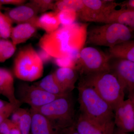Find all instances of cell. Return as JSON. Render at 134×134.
I'll return each instance as SVG.
<instances>
[{
	"instance_id": "6da1fadb",
	"label": "cell",
	"mask_w": 134,
	"mask_h": 134,
	"mask_svg": "<svg viewBox=\"0 0 134 134\" xmlns=\"http://www.w3.org/2000/svg\"><path fill=\"white\" fill-rule=\"evenodd\" d=\"M77 89L80 113L101 124L114 121L112 108L92 87L80 80Z\"/></svg>"
},
{
	"instance_id": "7a4b0ae2",
	"label": "cell",
	"mask_w": 134,
	"mask_h": 134,
	"mask_svg": "<svg viewBox=\"0 0 134 134\" xmlns=\"http://www.w3.org/2000/svg\"><path fill=\"white\" fill-rule=\"evenodd\" d=\"M80 80L92 87L114 110L125 100V92L117 77L110 71L81 77Z\"/></svg>"
},
{
	"instance_id": "3957f363",
	"label": "cell",
	"mask_w": 134,
	"mask_h": 134,
	"mask_svg": "<svg viewBox=\"0 0 134 134\" xmlns=\"http://www.w3.org/2000/svg\"><path fill=\"white\" fill-rule=\"evenodd\" d=\"M53 126L58 130L72 126L74 123L75 106L72 93L56 99L37 109Z\"/></svg>"
},
{
	"instance_id": "277c9868",
	"label": "cell",
	"mask_w": 134,
	"mask_h": 134,
	"mask_svg": "<svg viewBox=\"0 0 134 134\" xmlns=\"http://www.w3.org/2000/svg\"><path fill=\"white\" fill-rule=\"evenodd\" d=\"M44 65L37 51L30 44L20 50L15 58L14 74L24 81H35L43 76Z\"/></svg>"
},
{
	"instance_id": "5b68a950",
	"label": "cell",
	"mask_w": 134,
	"mask_h": 134,
	"mask_svg": "<svg viewBox=\"0 0 134 134\" xmlns=\"http://www.w3.org/2000/svg\"><path fill=\"white\" fill-rule=\"evenodd\" d=\"M133 30L118 24L94 26L87 32L86 43L94 46L112 47L133 38Z\"/></svg>"
},
{
	"instance_id": "8992f818",
	"label": "cell",
	"mask_w": 134,
	"mask_h": 134,
	"mask_svg": "<svg viewBox=\"0 0 134 134\" xmlns=\"http://www.w3.org/2000/svg\"><path fill=\"white\" fill-rule=\"evenodd\" d=\"M109 55L92 47H84L75 61L74 68L81 77L110 71Z\"/></svg>"
},
{
	"instance_id": "52a82bcc",
	"label": "cell",
	"mask_w": 134,
	"mask_h": 134,
	"mask_svg": "<svg viewBox=\"0 0 134 134\" xmlns=\"http://www.w3.org/2000/svg\"><path fill=\"white\" fill-rule=\"evenodd\" d=\"M38 44L53 58L71 59L69 25L59 27L52 33L45 34L40 39Z\"/></svg>"
},
{
	"instance_id": "ba28073f",
	"label": "cell",
	"mask_w": 134,
	"mask_h": 134,
	"mask_svg": "<svg viewBox=\"0 0 134 134\" xmlns=\"http://www.w3.org/2000/svg\"><path fill=\"white\" fill-rule=\"evenodd\" d=\"M18 100L25 103L31 108L37 109L65 96H55L47 92L35 85L23 83L18 88Z\"/></svg>"
},
{
	"instance_id": "9c48e42d",
	"label": "cell",
	"mask_w": 134,
	"mask_h": 134,
	"mask_svg": "<svg viewBox=\"0 0 134 134\" xmlns=\"http://www.w3.org/2000/svg\"><path fill=\"white\" fill-rule=\"evenodd\" d=\"M110 71L117 77L124 91L127 92L128 97H134V62L126 60L111 59Z\"/></svg>"
},
{
	"instance_id": "30bf717a",
	"label": "cell",
	"mask_w": 134,
	"mask_h": 134,
	"mask_svg": "<svg viewBox=\"0 0 134 134\" xmlns=\"http://www.w3.org/2000/svg\"><path fill=\"white\" fill-rule=\"evenodd\" d=\"M83 2L85 9L80 18L84 21L99 23L119 4L113 0H83Z\"/></svg>"
},
{
	"instance_id": "8fae6325",
	"label": "cell",
	"mask_w": 134,
	"mask_h": 134,
	"mask_svg": "<svg viewBox=\"0 0 134 134\" xmlns=\"http://www.w3.org/2000/svg\"><path fill=\"white\" fill-rule=\"evenodd\" d=\"M116 128L126 133L134 132V97L124 100L114 110Z\"/></svg>"
},
{
	"instance_id": "7c38bea8",
	"label": "cell",
	"mask_w": 134,
	"mask_h": 134,
	"mask_svg": "<svg viewBox=\"0 0 134 134\" xmlns=\"http://www.w3.org/2000/svg\"><path fill=\"white\" fill-rule=\"evenodd\" d=\"M74 125L80 134H113L115 127L114 121L101 124L88 119L81 113L75 119Z\"/></svg>"
},
{
	"instance_id": "4fadbf2b",
	"label": "cell",
	"mask_w": 134,
	"mask_h": 134,
	"mask_svg": "<svg viewBox=\"0 0 134 134\" xmlns=\"http://www.w3.org/2000/svg\"><path fill=\"white\" fill-rule=\"evenodd\" d=\"M38 10L36 6L31 3L9 9L5 14L13 23L17 24L24 23H33L37 17Z\"/></svg>"
},
{
	"instance_id": "5bb4252c",
	"label": "cell",
	"mask_w": 134,
	"mask_h": 134,
	"mask_svg": "<svg viewBox=\"0 0 134 134\" xmlns=\"http://www.w3.org/2000/svg\"><path fill=\"white\" fill-rule=\"evenodd\" d=\"M14 79L12 72L5 68H0V95L7 98L12 104L20 106L22 103L16 97Z\"/></svg>"
},
{
	"instance_id": "9a60e30c",
	"label": "cell",
	"mask_w": 134,
	"mask_h": 134,
	"mask_svg": "<svg viewBox=\"0 0 134 134\" xmlns=\"http://www.w3.org/2000/svg\"><path fill=\"white\" fill-rule=\"evenodd\" d=\"M58 83L67 93H72L79 77V74L74 68L60 67L53 73Z\"/></svg>"
},
{
	"instance_id": "2e32d148",
	"label": "cell",
	"mask_w": 134,
	"mask_h": 134,
	"mask_svg": "<svg viewBox=\"0 0 134 134\" xmlns=\"http://www.w3.org/2000/svg\"><path fill=\"white\" fill-rule=\"evenodd\" d=\"M30 110L32 122L29 134H60L61 131L53 126L44 115L33 108Z\"/></svg>"
},
{
	"instance_id": "e0dca14e",
	"label": "cell",
	"mask_w": 134,
	"mask_h": 134,
	"mask_svg": "<svg viewBox=\"0 0 134 134\" xmlns=\"http://www.w3.org/2000/svg\"><path fill=\"white\" fill-rule=\"evenodd\" d=\"M101 23L118 24L127 26L133 30L134 10L120 9L112 10L104 18Z\"/></svg>"
},
{
	"instance_id": "ac0fdd59",
	"label": "cell",
	"mask_w": 134,
	"mask_h": 134,
	"mask_svg": "<svg viewBox=\"0 0 134 134\" xmlns=\"http://www.w3.org/2000/svg\"><path fill=\"white\" fill-rule=\"evenodd\" d=\"M37 28L33 23H27L17 24L12 28L10 37L15 45L25 43L33 37Z\"/></svg>"
},
{
	"instance_id": "d6986e66",
	"label": "cell",
	"mask_w": 134,
	"mask_h": 134,
	"mask_svg": "<svg viewBox=\"0 0 134 134\" xmlns=\"http://www.w3.org/2000/svg\"><path fill=\"white\" fill-rule=\"evenodd\" d=\"M110 59H121L134 62V41L130 40L117 44L108 49Z\"/></svg>"
},
{
	"instance_id": "ffe728a7",
	"label": "cell",
	"mask_w": 134,
	"mask_h": 134,
	"mask_svg": "<svg viewBox=\"0 0 134 134\" xmlns=\"http://www.w3.org/2000/svg\"><path fill=\"white\" fill-rule=\"evenodd\" d=\"M33 23L37 29H43L47 34L55 31L61 25L58 14L55 12L43 13L36 18Z\"/></svg>"
},
{
	"instance_id": "44dd1931",
	"label": "cell",
	"mask_w": 134,
	"mask_h": 134,
	"mask_svg": "<svg viewBox=\"0 0 134 134\" xmlns=\"http://www.w3.org/2000/svg\"><path fill=\"white\" fill-rule=\"evenodd\" d=\"M33 84L53 95L64 96L69 94L67 93L58 83L53 73L47 75L40 81Z\"/></svg>"
},
{
	"instance_id": "7402d4cb",
	"label": "cell",
	"mask_w": 134,
	"mask_h": 134,
	"mask_svg": "<svg viewBox=\"0 0 134 134\" xmlns=\"http://www.w3.org/2000/svg\"><path fill=\"white\" fill-rule=\"evenodd\" d=\"M85 9L83 0H59L55 1L54 12H58L65 10L74 11L80 18Z\"/></svg>"
},
{
	"instance_id": "603a6c76",
	"label": "cell",
	"mask_w": 134,
	"mask_h": 134,
	"mask_svg": "<svg viewBox=\"0 0 134 134\" xmlns=\"http://www.w3.org/2000/svg\"><path fill=\"white\" fill-rule=\"evenodd\" d=\"M16 46L12 41L7 39H0V63L5 62L14 55Z\"/></svg>"
},
{
	"instance_id": "cb8c5ba5",
	"label": "cell",
	"mask_w": 134,
	"mask_h": 134,
	"mask_svg": "<svg viewBox=\"0 0 134 134\" xmlns=\"http://www.w3.org/2000/svg\"><path fill=\"white\" fill-rule=\"evenodd\" d=\"M32 122L30 110L22 108L21 114L18 126L21 134H29Z\"/></svg>"
},
{
	"instance_id": "d4e9b609",
	"label": "cell",
	"mask_w": 134,
	"mask_h": 134,
	"mask_svg": "<svg viewBox=\"0 0 134 134\" xmlns=\"http://www.w3.org/2000/svg\"><path fill=\"white\" fill-rule=\"evenodd\" d=\"M13 23L9 18L0 10V34L3 39L10 37Z\"/></svg>"
},
{
	"instance_id": "484cf974",
	"label": "cell",
	"mask_w": 134,
	"mask_h": 134,
	"mask_svg": "<svg viewBox=\"0 0 134 134\" xmlns=\"http://www.w3.org/2000/svg\"><path fill=\"white\" fill-rule=\"evenodd\" d=\"M57 13L60 24L62 26L73 24L78 17L76 12L70 10H65Z\"/></svg>"
},
{
	"instance_id": "4316f807",
	"label": "cell",
	"mask_w": 134,
	"mask_h": 134,
	"mask_svg": "<svg viewBox=\"0 0 134 134\" xmlns=\"http://www.w3.org/2000/svg\"><path fill=\"white\" fill-rule=\"evenodd\" d=\"M30 2L35 5L39 13H44L47 10H53L55 1L52 0H31Z\"/></svg>"
},
{
	"instance_id": "83f0119b",
	"label": "cell",
	"mask_w": 134,
	"mask_h": 134,
	"mask_svg": "<svg viewBox=\"0 0 134 134\" xmlns=\"http://www.w3.org/2000/svg\"><path fill=\"white\" fill-rule=\"evenodd\" d=\"M20 106L12 104L9 102L0 99V112L13 111Z\"/></svg>"
},
{
	"instance_id": "f1b7e54d",
	"label": "cell",
	"mask_w": 134,
	"mask_h": 134,
	"mask_svg": "<svg viewBox=\"0 0 134 134\" xmlns=\"http://www.w3.org/2000/svg\"><path fill=\"white\" fill-rule=\"evenodd\" d=\"M13 124L8 118L4 120L0 125V134H8Z\"/></svg>"
},
{
	"instance_id": "f546056e",
	"label": "cell",
	"mask_w": 134,
	"mask_h": 134,
	"mask_svg": "<svg viewBox=\"0 0 134 134\" xmlns=\"http://www.w3.org/2000/svg\"><path fill=\"white\" fill-rule=\"evenodd\" d=\"M22 110V108H20V107L17 108L12 113L10 116V119H9L10 120V121L13 123L18 125V126L19 120L21 117Z\"/></svg>"
},
{
	"instance_id": "4dcf8cb0",
	"label": "cell",
	"mask_w": 134,
	"mask_h": 134,
	"mask_svg": "<svg viewBox=\"0 0 134 134\" xmlns=\"http://www.w3.org/2000/svg\"><path fill=\"white\" fill-rule=\"evenodd\" d=\"M27 1L25 0H0L2 5H12L18 7L24 5Z\"/></svg>"
},
{
	"instance_id": "1f68e13d",
	"label": "cell",
	"mask_w": 134,
	"mask_h": 134,
	"mask_svg": "<svg viewBox=\"0 0 134 134\" xmlns=\"http://www.w3.org/2000/svg\"><path fill=\"white\" fill-rule=\"evenodd\" d=\"M37 52L44 64L49 62L52 59V57L50 56L48 53L41 48Z\"/></svg>"
},
{
	"instance_id": "d6a6232c",
	"label": "cell",
	"mask_w": 134,
	"mask_h": 134,
	"mask_svg": "<svg viewBox=\"0 0 134 134\" xmlns=\"http://www.w3.org/2000/svg\"><path fill=\"white\" fill-rule=\"evenodd\" d=\"M118 6L120 7V9L126 10H134V0H128L125 1L118 4Z\"/></svg>"
},
{
	"instance_id": "836d02e7",
	"label": "cell",
	"mask_w": 134,
	"mask_h": 134,
	"mask_svg": "<svg viewBox=\"0 0 134 134\" xmlns=\"http://www.w3.org/2000/svg\"><path fill=\"white\" fill-rule=\"evenodd\" d=\"M60 134H80L77 131L76 129L73 125L69 127L66 128L61 130Z\"/></svg>"
},
{
	"instance_id": "e575fe53",
	"label": "cell",
	"mask_w": 134,
	"mask_h": 134,
	"mask_svg": "<svg viewBox=\"0 0 134 134\" xmlns=\"http://www.w3.org/2000/svg\"><path fill=\"white\" fill-rule=\"evenodd\" d=\"M13 111L0 112V125L4 120L8 118Z\"/></svg>"
},
{
	"instance_id": "d590c367",
	"label": "cell",
	"mask_w": 134,
	"mask_h": 134,
	"mask_svg": "<svg viewBox=\"0 0 134 134\" xmlns=\"http://www.w3.org/2000/svg\"><path fill=\"white\" fill-rule=\"evenodd\" d=\"M113 134H131L129 133H126V132H124L123 131L120 130L116 127H115V129L114 130L113 133Z\"/></svg>"
},
{
	"instance_id": "8d00e7d4",
	"label": "cell",
	"mask_w": 134,
	"mask_h": 134,
	"mask_svg": "<svg viewBox=\"0 0 134 134\" xmlns=\"http://www.w3.org/2000/svg\"><path fill=\"white\" fill-rule=\"evenodd\" d=\"M2 5L1 3L0 2V10H1V9L2 8Z\"/></svg>"
},
{
	"instance_id": "74e56055",
	"label": "cell",
	"mask_w": 134,
	"mask_h": 134,
	"mask_svg": "<svg viewBox=\"0 0 134 134\" xmlns=\"http://www.w3.org/2000/svg\"><path fill=\"white\" fill-rule=\"evenodd\" d=\"M0 37H1V34H0Z\"/></svg>"
}]
</instances>
